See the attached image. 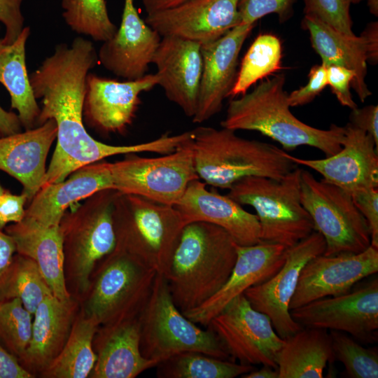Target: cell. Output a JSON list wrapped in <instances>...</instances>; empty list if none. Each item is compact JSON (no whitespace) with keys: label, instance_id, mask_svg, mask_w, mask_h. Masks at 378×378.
Here are the masks:
<instances>
[{"label":"cell","instance_id":"47","mask_svg":"<svg viewBox=\"0 0 378 378\" xmlns=\"http://www.w3.org/2000/svg\"><path fill=\"white\" fill-rule=\"evenodd\" d=\"M18 359L0 343V378H34Z\"/></svg>","mask_w":378,"mask_h":378},{"label":"cell","instance_id":"21","mask_svg":"<svg viewBox=\"0 0 378 378\" xmlns=\"http://www.w3.org/2000/svg\"><path fill=\"white\" fill-rule=\"evenodd\" d=\"M161 36L139 15L134 0H124L120 27L102 42L98 62L108 71L125 80L146 75Z\"/></svg>","mask_w":378,"mask_h":378},{"label":"cell","instance_id":"3","mask_svg":"<svg viewBox=\"0 0 378 378\" xmlns=\"http://www.w3.org/2000/svg\"><path fill=\"white\" fill-rule=\"evenodd\" d=\"M286 76L274 75L260 83L250 92L230 101L221 127L234 131H256L279 143L286 150L301 146L322 151L326 157L342 148L344 127L332 125L328 130L310 126L290 111Z\"/></svg>","mask_w":378,"mask_h":378},{"label":"cell","instance_id":"48","mask_svg":"<svg viewBox=\"0 0 378 378\" xmlns=\"http://www.w3.org/2000/svg\"><path fill=\"white\" fill-rule=\"evenodd\" d=\"M365 38L368 47V62L377 64L378 62V23H369L361 34Z\"/></svg>","mask_w":378,"mask_h":378},{"label":"cell","instance_id":"6","mask_svg":"<svg viewBox=\"0 0 378 378\" xmlns=\"http://www.w3.org/2000/svg\"><path fill=\"white\" fill-rule=\"evenodd\" d=\"M115 248L165 276L184 226L174 206L118 192L113 203Z\"/></svg>","mask_w":378,"mask_h":378},{"label":"cell","instance_id":"56","mask_svg":"<svg viewBox=\"0 0 378 378\" xmlns=\"http://www.w3.org/2000/svg\"><path fill=\"white\" fill-rule=\"evenodd\" d=\"M1 136V131H0V136Z\"/></svg>","mask_w":378,"mask_h":378},{"label":"cell","instance_id":"14","mask_svg":"<svg viewBox=\"0 0 378 378\" xmlns=\"http://www.w3.org/2000/svg\"><path fill=\"white\" fill-rule=\"evenodd\" d=\"M326 242L317 231L287 248L281 268L265 281L247 289L244 295L256 310L265 314L282 339L302 327L291 316L289 304L298 285L302 269L312 258L323 254Z\"/></svg>","mask_w":378,"mask_h":378},{"label":"cell","instance_id":"9","mask_svg":"<svg viewBox=\"0 0 378 378\" xmlns=\"http://www.w3.org/2000/svg\"><path fill=\"white\" fill-rule=\"evenodd\" d=\"M157 274L154 270L115 248L96 265L80 308L99 326L138 313Z\"/></svg>","mask_w":378,"mask_h":378},{"label":"cell","instance_id":"53","mask_svg":"<svg viewBox=\"0 0 378 378\" xmlns=\"http://www.w3.org/2000/svg\"><path fill=\"white\" fill-rule=\"evenodd\" d=\"M369 11L375 17L378 16V0H368Z\"/></svg>","mask_w":378,"mask_h":378},{"label":"cell","instance_id":"28","mask_svg":"<svg viewBox=\"0 0 378 378\" xmlns=\"http://www.w3.org/2000/svg\"><path fill=\"white\" fill-rule=\"evenodd\" d=\"M14 241L16 253L34 261L54 296L71 298L64 277L62 239L59 225L45 226L24 216L4 229Z\"/></svg>","mask_w":378,"mask_h":378},{"label":"cell","instance_id":"32","mask_svg":"<svg viewBox=\"0 0 378 378\" xmlns=\"http://www.w3.org/2000/svg\"><path fill=\"white\" fill-rule=\"evenodd\" d=\"M99 325L81 308L58 356L39 375L43 378L89 377L97 360L92 342Z\"/></svg>","mask_w":378,"mask_h":378},{"label":"cell","instance_id":"33","mask_svg":"<svg viewBox=\"0 0 378 378\" xmlns=\"http://www.w3.org/2000/svg\"><path fill=\"white\" fill-rule=\"evenodd\" d=\"M50 295L53 294L34 261L15 253L0 278V301L18 299L34 316L39 304Z\"/></svg>","mask_w":378,"mask_h":378},{"label":"cell","instance_id":"50","mask_svg":"<svg viewBox=\"0 0 378 378\" xmlns=\"http://www.w3.org/2000/svg\"><path fill=\"white\" fill-rule=\"evenodd\" d=\"M22 125L18 115L7 111L0 106V131L1 136H7L21 132Z\"/></svg>","mask_w":378,"mask_h":378},{"label":"cell","instance_id":"7","mask_svg":"<svg viewBox=\"0 0 378 378\" xmlns=\"http://www.w3.org/2000/svg\"><path fill=\"white\" fill-rule=\"evenodd\" d=\"M298 167L281 179L248 176L237 181L227 195L241 205L252 206L260 225V242L290 248L314 230L302 206Z\"/></svg>","mask_w":378,"mask_h":378},{"label":"cell","instance_id":"43","mask_svg":"<svg viewBox=\"0 0 378 378\" xmlns=\"http://www.w3.org/2000/svg\"><path fill=\"white\" fill-rule=\"evenodd\" d=\"M327 85L335 95L340 104L353 110L358 107L352 98L350 86L355 73L345 67L331 65L327 66Z\"/></svg>","mask_w":378,"mask_h":378},{"label":"cell","instance_id":"11","mask_svg":"<svg viewBox=\"0 0 378 378\" xmlns=\"http://www.w3.org/2000/svg\"><path fill=\"white\" fill-rule=\"evenodd\" d=\"M130 153L111 163L114 188L122 194L175 206L189 183L199 179L193 157L191 137L174 151L157 157Z\"/></svg>","mask_w":378,"mask_h":378},{"label":"cell","instance_id":"35","mask_svg":"<svg viewBox=\"0 0 378 378\" xmlns=\"http://www.w3.org/2000/svg\"><path fill=\"white\" fill-rule=\"evenodd\" d=\"M282 48L279 38L271 34L258 35L244 56L229 96L248 92L257 81L281 68Z\"/></svg>","mask_w":378,"mask_h":378},{"label":"cell","instance_id":"55","mask_svg":"<svg viewBox=\"0 0 378 378\" xmlns=\"http://www.w3.org/2000/svg\"><path fill=\"white\" fill-rule=\"evenodd\" d=\"M6 190L0 185V196L5 192Z\"/></svg>","mask_w":378,"mask_h":378},{"label":"cell","instance_id":"18","mask_svg":"<svg viewBox=\"0 0 378 378\" xmlns=\"http://www.w3.org/2000/svg\"><path fill=\"white\" fill-rule=\"evenodd\" d=\"M378 146L372 136L349 122L344 126L342 148L323 159L287 157L297 165L308 167L323 179L349 194L378 186Z\"/></svg>","mask_w":378,"mask_h":378},{"label":"cell","instance_id":"45","mask_svg":"<svg viewBox=\"0 0 378 378\" xmlns=\"http://www.w3.org/2000/svg\"><path fill=\"white\" fill-rule=\"evenodd\" d=\"M27 202V196L22 192L14 195L6 190L0 196V230H4L8 223H19L24 218V205Z\"/></svg>","mask_w":378,"mask_h":378},{"label":"cell","instance_id":"44","mask_svg":"<svg viewBox=\"0 0 378 378\" xmlns=\"http://www.w3.org/2000/svg\"><path fill=\"white\" fill-rule=\"evenodd\" d=\"M22 0H0V22L5 27L2 41L13 43L24 27V18L22 12Z\"/></svg>","mask_w":378,"mask_h":378},{"label":"cell","instance_id":"17","mask_svg":"<svg viewBox=\"0 0 378 378\" xmlns=\"http://www.w3.org/2000/svg\"><path fill=\"white\" fill-rule=\"evenodd\" d=\"M239 0H188L147 13L145 22L160 36L200 45L214 41L241 23Z\"/></svg>","mask_w":378,"mask_h":378},{"label":"cell","instance_id":"29","mask_svg":"<svg viewBox=\"0 0 378 378\" xmlns=\"http://www.w3.org/2000/svg\"><path fill=\"white\" fill-rule=\"evenodd\" d=\"M302 26L309 32L312 48L320 56L322 64L343 66L355 73L351 86L360 101L364 102L372 94L365 82L368 47L365 37L362 34L345 35L307 15H304Z\"/></svg>","mask_w":378,"mask_h":378},{"label":"cell","instance_id":"1","mask_svg":"<svg viewBox=\"0 0 378 378\" xmlns=\"http://www.w3.org/2000/svg\"><path fill=\"white\" fill-rule=\"evenodd\" d=\"M98 62L93 43L81 36L71 45L61 43L29 75L35 98L41 107L36 127L49 119L57 125V144L42 186L60 182L85 165L117 155L170 153L190 137L189 132L160 136L132 145H111L94 139L83 120L85 80Z\"/></svg>","mask_w":378,"mask_h":378},{"label":"cell","instance_id":"16","mask_svg":"<svg viewBox=\"0 0 378 378\" xmlns=\"http://www.w3.org/2000/svg\"><path fill=\"white\" fill-rule=\"evenodd\" d=\"M158 83L157 74L119 81L89 72L85 80L83 115L88 125L97 131L122 134L132 123L141 104L140 95Z\"/></svg>","mask_w":378,"mask_h":378},{"label":"cell","instance_id":"30","mask_svg":"<svg viewBox=\"0 0 378 378\" xmlns=\"http://www.w3.org/2000/svg\"><path fill=\"white\" fill-rule=\"evenodd\" d=\"M333 360L327 330L302 328L284 339L277 358L278 378H322Z\"/></svg>","mask_w":378,"mask_h":378},{"label":"cell","instance_id":"15","mask_svg":"<svg viewBox=\"0 0 378 378\" xmlns=\"http://www.w3.org/2000/svg\"><path fill=\"white\" fill-rule=\"evenodd\" d=\"M377 272L378 248L371 245L358 253L318 255L302 269L290 311L316 300L345 294Z\"/></svg>","mask_w":378,"mask_h":378},{"label":"cell","instance_id":"49","mask_svg":"<svg viewBox=\"0 0 378 378\" xmlns=\"http://www.w3.org/2000/svg\"><path fill=\"white\" fill-rule=\"evenodd\" d=\"M16 253L15 244L12 237L0 230V278L10 263Z\"/></svg>","mask_w":378,"mask_h":378},{"label":"cell","instance_id":"31","mask_svg":"<svg viewBox=\"0 0 378 378\" xmlns=\"http://www.w3.org/2000/svg\"><path fill=\"white\" fill-rule=\"evenodd\" d=\"M24 27L12 43L0 38V83L10 94L13 109L25 130L36 127L41 108L34 97L26 64V43L30 35Z\"/></svg>","mask_w":378,"mask_h":378},{"label":"cell","instance_id":"8","mask_svg":"<svg viewBox=\"0 0 378 378\" xmlns=\"http://www.w3.org/2000/svg\"><path fill=\"white\" fill-rule=\"evenodd\" d=\"M140 349L147 359L159 363L182 352L197 351L232 360L210 327L201 328L178 309L164 275L155 277L140 312Z\"/></svg>","mask_w":378,"mask_h":378},{"label":"cell","instance_id":"39","mask_svg":"<svg viewBox=\"0 0 378 378\" xmlns=\"http://www.w3.org/2000/svg\"><path fill=\"white\" fill-rule=\"evenodd\" d=\"M304 15L315 17L340 32L355 36L349 0H303Z\"/></svg>","mask_w":378,"mask_h":378},{"label":"cell","instance_id":"37","mask_svg":"<svg viewBox=\"0 0 378 378\" xmlns=\"http://www.w3.org/2000/svg\"><path fill=\"white\" fill-rule=\"evenodd\" d=\"M330 335L335 359L343 363L346 377H378L377 347L365 348L343 332L330 330Z\"/></svg>","mask_w":378,"mask_h":378},{"label":"cell","instance_id":"42","mask_svg":"<svg viewBox=\"0 0 378 378\" xmlns=\"http://www.w3.org/2000/svg\"><path fill=\"white\" fill-rule=\"evenodd\" d=\"M356 207L366 220L371 235V246L378 248V189L370 188L351 194Z\"/></svg>","mask_w":378,"mask_h":378},{"label":"cell","instance_id":"12","mask_svg":"<svg viewBox=\"0 0 378 378\" xmlns=\"http://www.w3.org/2000/svg\"><path fill=\"white\" fill-rule=\"evenodd\" d=\"M208 326L217 335L232 360L277 369L284 339L278 335L269 316L255 309L244 294L232 300Z\"/></svg>","mask_w":378,"mask_h":378},{"label":"cell","instance_id":"20","mask_svg":"<svg viewBox=\"0 0 378 378\" xmlns=\"http://www.w3.org/2000/svg\"><path fill=\"white\" fill-rule=\"evenodd\" d=\"M286 251L281 245L262 242L237 245L235 264L223 286L203 304L183 314L195 323L207 327L232 300L273 276L283 265Z\"/></svg>","mask_w":378,"mask_h":378},{"label":"cell","instance_id":"24","mask_svg":"<svg viewBox=\"0 0 378 378\" xmlns=\"http://www.w3.org/2000/svg\"><path fill=\"white\" fill-rule=\"evenodd\" d=\"M140 312L98 327L92 342L97 360L89 377L134 378L158 365L141 352Z\"/></svg>","mask_w":378,"mask_h":378},{"label":"cell","instance_id":"10","mask_svg":"<svg viewBox=\"0 0 378 378\" xmlns=\"http://www.w3.org/2000/svg\"><path fill=\"white\" fill-rule=\"evenodd\" d=\"M300 194L314 230L324 238V255L358 253L371 245L368 224L351 194L302 169Z\"/></svg>","mask_w":378,"mask_h":378},{"label":"cell","instance_id":"22","mask_svg":"<svg viewBox=\"0 0 378 378\" xmlns=\"http://www.w3.org/2000/svg\"><path fill=\"white\" fill-rule=\"evenodd\" d=\"M174 207L185 225L206 222L224 229L239 246L260 243V225L255 214L246 211L227 195L207 189L200 179L191 181Z\"/></svg>","mask_w":378,"mask_h":378},{"label":"cell","instance_id":"38","mask_svg":"<svg viewBox=\"0 0 378 378\" xmlns=\"http://www.w3.org/2000/svg\"><path fill=\"white\" fill-rule=\"evenodd\" d=\"M33 317L18 299L0 301V343L18 360L29 346Z\"/></svg>","mask_w":378,"mask_h":378},{"label":"cell","instance_id":"4","mask_svg":"<svg viewBox=\"0 0 378 378\" xmlns=\"http://www.w3.org/2000/svg\"><path fill=\"white\" fill-rule=\"evenodd\" d=\"M191 134L198 178L213 187L229 190L248 176L281 179L298 166L276 146L241 137L232 130L200 126Z\"/></svg>","mask_w":378,"mask_h":378},{"label":"cell","instance_id":"5","mask_svg":"<svg viewBox=\"0 0 378 378\" xmlns=\"http://www.w3.org/2000/svg\"><path fill=\"white\" fill-rule=\"evenodd\" d=\"M118 193L113 188L95 192L79 206H71L59 224L66 288L80 302L96 265L115 248L113 209Z\"/></svg>","mask_w":378,"mask_h":378},{"label":"cell","instance_id":"52","mask_svg":"<svg viewBox=\"0 0 378 378\" xmlns=\"http://www.w3.org/2000/svg\"><path fill=\"white\" fill-rule=\"evenodd\" d=\"M277 369L273 368L270 366L263 365L259 370H253L244 374L241 377L242 378H278Z\"/></svg>","mask_w":378,"mask_h":378},{"label":"cell","instance_id":"36","mask_svg":"<svg viewBox=\"0 0 378 378\" xmlns=\"http://www.w3.org/2000/svg\"><path fill=\"white\" fill-rule=\"evenodd\" d=\"M62 15L74 32L104 42L118 27L111 21L105 0H62Z\"/></svg>","mask_w":378,"mask_h":378},{"label":"cell","instance_id":"46","mask_svg":"<svg viewBox=\"0 0 378 378\" xmlns=\"http://www.w3.org/2000/svg\"><path fill=\"white\" fill-rule=\"evenodd\" d=\"M349 123L366 132L378 146V106L368 105L351 110Z\"/></svg>","mask_w":378,"mask_h":378},{"label":"cell","instance_id":"34","mask_svg":"<svg viewBox=\"0 0 378 378\" xmlns=\"http://www.w3.org/2000/svg\"><path fill=\"white\" fill-rule=\"evenodd\" d=\"M160 378H234L255 369L201 352L186 351L160 361L155 366Z\"/></svg>","mask_w":378,"mask_h":378},{"label":"cell","instance_id":"41","mask_svg":"<svg viewBox=\"0 0 378 378\" xmlns=\"http://www.w3.org/2000/svg\"><path fill=\"white\" fill-rule=\"evenodd\" d=\"M327 85L326 66L322 64L313 66L308 74L307 83L288 94L290 106H303L312 102Z\"/></svg>","mask_w":378,"mask_h":378},{"label":"cell","instance_id":"19","mask_svg":"<svg viewBox=\"0 0 378 378\" xmlns=\"http://www.w3.org/2000/svg\"><path fill=\"white\" fill-rule=\"evenodd\" d=\"M253 27L240 23L218 39L201 45L202 71L193 122L202 123L221 110L237 78L240 51Z\"/></svg>","mask_w":378,"mask_h":378},{"label":"cell","instance_id":"13","mask_svg":"<svg viewBox=\"0 0 378 378\" xmlns=\"http://www.w3.org/2000/svg\"><path fill=\"white\" fill-rule=\"evenodd\" d=\"M290 313L302 328L343 332L362 343H374L378 338V279L343 295L310 302Z\"/></svg>","mask_w":378,"mask_h":378},{"label":"cell","instance_id":"26","mask_svg":"<svg viewBox=\"0 0 378 378\" xmlns=\"http://www.w3.org/2000/svg\"><path fill=\"white\" fill-rule=\"evenodd\" d=\"M80 309V300L72 295L43 300L34 314L29 346L18 360L25 370L39 375L50 365L67 341Z\"/></svg>","mask_w":378,"mask_h":378},{"label":"cell","instance_id":"23","mask_svg":"<svg viewBox=\"0 0 378 378\" xmlns=\"http://www.w3.org/2000/svg\"><path fill=\"white\" fill-rule=\"evenodd\" d=\"M157 68L158 85L167 99L188 117L197 111L202 71L201 45L175 36H162L153 62Z\"/></svg>","mask_w":378,"mask_h":378},{"label":"cell","instance_id":"2","mask_svg":"<svg viewBox=\"0 0 378 378\" xmlns=\"http://www.w3.org/2000/svg\"><path fill=\"white\" fill-rule=\"evenodd\" d=\"M237 245L217 225L197 221L184 226L164 276L183 314L203 304L223 286L235 264Z\"/></svg>","mask_w":378,"mask_h":378},{"label":"cell","instance_id":"27","mask_svg":"<svg viewBox=\"0 0 378 378\" xmlns=\"http://www.w3.org/2000/svg\"><path fill=\"white\" fill-rule=\"evenodd\" d=\"M57 130L55 122L49 119L23 132L0 136V170L22 184L28 203L43 182L46 158Z\"/></svg>","mask_w":378,"mask_h":378},{"label":"cell","instance_id":"40","mask_svg":"<svg viewBox=\"0 0 378 378\" xmlns=\"http://www.w3.org/2000/svg\"><path fill=\"white\" fill-rule=\"evenodd\" d=\"M297 0H239L238 10L241 24H255L260 18L276 14L279 22L287 21L293 14Z\"/></svg>","mask_w":378,"mask_h":378},{"label":"cell","instance_id":"51","mask_svg":"<svg viewBox=\"0 0 378 378\" xmlns=\"http://www.w3.org/2000/svg\"><path fill=\"white\" fill-rule=\"evenodd\" d=\"M188 0H141L147 13L170 8Z\"/></svg>","mask_w":378,"mask_h":378},{"label":"cell","instance_id":"54","mask_svg":"<svg viewBox=\"0 0 378 378\" xmlns=\"http://www.w3.org/2000/svg\"><path fill=\"white\" fill-rule=\"evenodd\" d=\"M349 1H350L351 4H359L363 0H349Z\"/></svg>","mask_w":378,"mask_h":378},{"label":"cell","instance_id":"25","mask_svg":"<svg viewBox=\"0 0 378 378\" xmlns=\"http://www.w3.org/2000/svg\"><path fill=\"white\" fill-rule=\"evenodd\" d=\"M62 181L43 186L25 209L26 217L45 226L59 225L68 208L95 192L114 188L111 162L81 167Z\"/></svg>","mask_w":378,"mask_h":378}]
</instances>
